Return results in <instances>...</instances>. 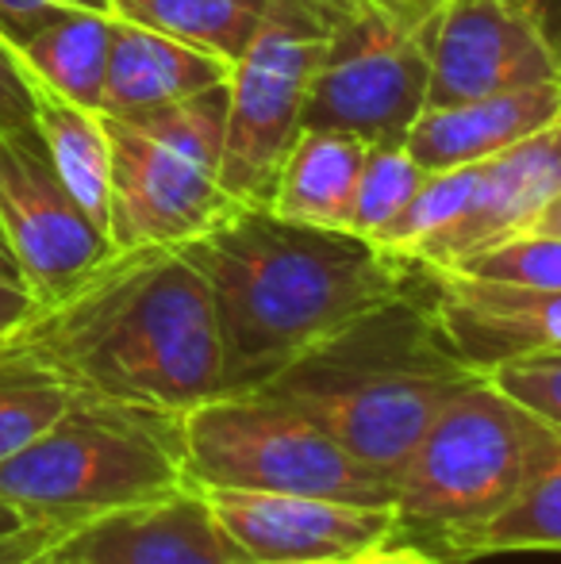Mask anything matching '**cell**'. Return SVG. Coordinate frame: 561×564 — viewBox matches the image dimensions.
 Instances as JSON below:
<instances>
[{"label":"cell","mask_w":561,"mask_h":564,"mask_svg":"<svg viewBox=\"0 0 561 564\" xmlns=\"http://www.w3.org/2000/svg\"><path fill=\"white\" fill-rule=\"evenodd\" d=\"M204 276L224 349V392H250L315 341L412 284V258L354 230L231 208L177 246Z\"/></svg>","instance_id":"cell-1"},{"label":"cell","mask_w":561,"mask_h":564,"mask_svg":"<svg viewBox=\"0 0 561 564\" xmlns=\"http://www.w3.org/2000/svg\"><path fill=\"white\" fill-rule=\"evenodd\" d=\"M77 392L181 419L224 392L204 276L177 246L116 250L15 330Z\"/></svg>","instance_id":"cell-2"},{"label":"cell","mask_w":561,"mask_h":564,"mask_svg":"<svg viewBox=\"0 0 561 564\" xmlns=\"http://www.w3.org/2000/svg\"><path fill=\"white\" fill-rule=\"evenodd\" d=\"M481 372L450 346L420 284L362 312L262 388L358 460L397 476L431 419Z\"/></svg>","instance_id":"cell-3"},{"label":"cell","mask_w":561,"mask_h":564,"mask_svg":"<svg viewBox=\"0 0 561 564\" xmlns=\"http://www.w3.org/2000/svg\"><path fill=\"white\" fill-rule=\"evenodd\" d=\"M547 423L485 377L465 384L397 468V538L465 561L470 542L500 519L531 476Z\"/></svg>","instance_id":"cell-4"},{"label":"cell","mask_w":561,"mask_h":564,"mask_svg":"<svg viewBox=\"0 0 561 564\" xmlns=\"http://www.w3.org/2000/svg\"><path fill=\"white\" fill-rule=\"evenodd\" d=\"M181 419L77 392L31 446L0 465V499L28 519L77 527L185 488Z\"/></svg>","instance_id":"cell-5"},{"label":"cell","mask_w":561,"mask_h":564,"mask_svg":"<svg viewBox=\"0 0 561 564\" xmlns=\"http://www.w3.org/2000/svg\"><path fill=\"white\" fill-rule=\"evenodd\" d=\"M100 116L112 147V250L185 246L235 208L219 185L227 85L147 112Z\"/></svg>","instance_id":"cell-6"},{"label":"cell","mask_w":561,"mask_h":564,"mask_svg":"<svg viewBox=\"0 0 561 564\" xmlns=\"http://www.w3.org/2000/svg\"><path fill=\"white\" fill-rule=\"evenodd\" d=\"M188 480L392 507L397 480L266 392H219L181 415Z\"/></svg>","instance_id":"cell-7"},{"label":"cell","mask_w":561,"mask_h":564,"mask_svg":"<svg viewBox=\"0 0 561 564\" xmlns=\"http://www.w3.org/2000/svg\"><path fill=\"white\" fill-rule=\"evenodd\" d=\"M354 0H273L255 43L227 74L219 185L235 208H270L281 162L304 131L312 74Z\"/></svg>","instance_id":"cell-8"},{"label":"cell","mask_w":561,"mask_h":564,"mask_svg":"<svg viewBox=\"0 0 561 564\" xmlns=\"http://www.w3.org/2000/svg\"><path fill=\"white\" fill-rule=\"evenodd\" d=\"M434 15L404 20L354 0L308 85L304 127L350 134L366 147H400L427 108Z\"/></svg>","instance_id":"cell-9"},{"label":"cell","mask_w":561,"mask_h":564,"mask_svg":"<svg viewBox=\"0 0 561 564\" xmlns=\"http://www.w3.org/2000/svg\"><path fill=\"white\" fill-rule=\"evenodd\" d=\"M0 238L35 307L54 304L112 258V238L62 185L39 131L0 134Z\"/></svg>","instance_id":"cell-10"},{"label":"cell","mask_w":561,"mask_h":564,"mask_svg":"<svg viewBox=\"0 0 561 564\" xmlns=\"http://www.w3.org/2000/svg\"><path fill=\"white\" fill-rule=\"evenodd\" d=\"M535 0H442L431 23L427 108L558 82Z\"/></svg>","instance_id":"cell-11"},{"label":"cell","mask_w":561,"mask_h":564,"mask_svg":"<svg viewBox=\"0 0 561 564\" xmlns=\"http://www.w3.org/2000/svg\"><path fill=\"white\" fill-rule=\"evenodd\" d=\"M201 488V484H196ZM212 514L250 564L358 561L397 538L392 507L289 491L201 488Z\"/></svg>","instance_id":"cell-12"},{"label":"cell","mask_w":561,"mask_h":564,"mask_svg":"<svg viewBox=\"0 0 561 564\" xmlns=\"http://www.w3.org/2000/svg\"><path fill=\"white\" fill-rule=\"evenodd\" d=\"M416 284L442 335L477 372L511 357L561 349V292L481 281L423 261H416Z\"/></svg>","instance_id":"cell-13"},{"label":"cell","mask_w":561,"mask_h":564,"mask_svg":"<svg viewBox=\"0 0 561 564\" xmlns=\"http://www.w3.org/2000/svg\"><path fill=\"white\" fill-rule=\"evenodd\" d=\"M85 564H250L196 484L100 514L66 534Z\"/></svg>","instance_id":"cell-14"},{"label":"cell","mask_w":561,"mask_h":564,"mask_svg":"<svg viewBox=\"0 0 561 564\" xmlns=\"http://www.w3.org/2000/svg\"><path fill=\"white\" fill-rule=\"evenodd\" d=\"M561 193V119L547 131L516 142L504 154L481 162L477 188L457 216L416 261L454 265L465 253L485 250L508 235H519L539 219V212Z\"/></svg>","instance_id":"cell-15"},{"label":"cell","mask_w":561,"mask_h":564,"mask_svg":"<svg viewBox=\"0 0 561 564\" xmlns=\"http://www.w3.org/2000/svg\"><path fill=\"white\" fill-rule=\"evenodd\" d=\"M561 119V77L496 93V97L462 100L446 108H423L404 139V150L427 173L481 165L516 142L547 131Z\"/></svg>","instance_id":"cell-16"},{"label":"cell","mask_w":561,"mask_h":564,"mask_svg":"<svg viewBox=\"0 0 561 564\" xmlns=\"http://www.w3.org/2000/svg\"><path fill=\"white\" fill-rule=\"evenodd\" d=\"M227 74L231 66L216 54H204L173 35L112 15L100 112L131 116L147 112V108L177 105L196 93L227 85Z\"/></svg>","instance_id":"cell-17"},{"label":"cell","mask_w":561,"mask_h":564,"mask_svg":"<svg viewBox=\"0 0 561 564\" xmlns=\"http://www.w3.org/2000/svg\"><path fill=\"white\" fill-rule=\"evenodd\" d=\"M0 43L46 89L100 112L108 46H112V12L46 8V12L0 23Z\"/></svg>","instance_id":"cell-18"},{"label":"cell","mask_w":561,"mask_h":564,"mask_svg":"<svg viewBox=\"0 0 561 564\" xmlns=\"http://www.w3.org/2000/svg\"><path fill=\"white\" fill-rule=\"evenodd\" d=\"M369 147L338 131L304 127L281 162L270 208L284 219L331 230H350L354 193Z\"/></svg>","instance_id":"cell-19"},{"label":"cell","mask_w":561,"mask_h":564,"mask_svg":"<svg viewBox=\"0 0 561 564\" xmlns=\"http://www.w3.org/2000/svg\"><path fill=\"white\" fill-rule=\"evenodd\" d=\"M23 69V66H20ZM35 105V131L51 165L58 170L62 185L93 216V224L108 235V200H112V147H108L105 116L66 100L62 93L46 89L43 82L23 69Z\"/></svg>","instance_id":"cell-20"},{"label":"cell","mask_w":561,"mask_h":564,"mask_svg":"<svg viewBox=\"0 0 561 564\" xmlns=\"http://www.w3.org/2000/svg\"><path fill=\"white\" fill-rule=\"evenodd\" d=\"M270 8L273 0H112V15L216 54L227 66L255 43Z\"/></svg>","instance_id":"cell-21"},{"label":"cell","mask_w":561,"mask_h":564,"mask_svg":"<svg viewBox=\"0 0 561 564\" xmlns=\"http://www.w3.org/2000/svg\"><path fill=\"white\" fill-rule=\"evenodd\" d=\"M524 550L561 553V431L554 426H547V434H542L531 476H527L516 503L473 538L465 561L485 557V553Z\"/></svg>","instance_id":"cell-22"},{"label":"cell","mask_w":561,"mask_h":564,"mask_svg":"<svg viewBox=\"0 0 561 564\" xmlns=\"http://www.w3.org/2000/svg\"><path fill=\"white\" fill-rule=\"evenodd\" d=\"M77 388L15 335L0 338V465L39 438Z\"/></svg>","instance_id":"cell-23"},{"label":"cell","mask_w":561,"mask_h":564,"mask_svg":"<svg viewBox=\"0 0 561 564\" xmlns=\"http://www.w3.org/2000/svg\"><path fill=\"white\" fill-rule=\"evenodd\" d=\"M481 165H462V170H442L427 173L423 185L416 188V196L404 204L397 219L374 238L381 250L400 253V258H420L427 246L457 224V216L470 204L473 188H477Z\"/></svg>","instance_id":"cell-24"},{"label":"cell","mask_w":561,"mask_h":564,"mask_svg":"<svg viewBox=\"0 0 561 564\" xmlns=\"http://www.w3.org/2000/svg\"><path fill=\"white\" fill-rule=\"evenodd\" d=\"M423 177L427 170L408 154L404 142L400 147H369L366 165H362V177H358V193H354V212H350L354 235L374 242L404 212V204L416 196Z\"/></svg>","instance_id":"cell-25"},{"label":"cell","mask_w":561,"mask_h":564,"mask_svg":"<svg viewBox=\"0 0 561 564\" xmlns=\"http://www.w3.org/2000/svg\"><path fill=\"white\" fill-rule=\"evenodd\" d=\"M446 269L481 276V281L561 292V238L539 235V230H519V235L500 238V242L485 246V250L465 253L462 261H454Z\"/></svg>","instance_id":"cell-26"},{"label":"cell","mask_w":561,"mask_h":564,"mask_svg":"<svg viewBox=\"0 0 561 564\" xmlns=\"http://www.w3.org/2000/svg\"><path fill=\"white\" fill-rule=\"evenodd\" d=\"M481 377L493 388H500L511 403H519L535 419H542L547 426L561 431V349L511 357V361L485 369Z\"/></svg>","instance_id":"cell-27"},{"label":"cell","mask_w":561,"mask_h":564,"mask_svg":"<svg viewBox=\"0 0 561 564\" xmlns=\"http://www.w3.org/2000/svg\"><path fill=\"white\" fill-rule=\"evenodd\" d=\"M20 131H35V105H31V89L20 62L0 43V134Z\"/></svg>","instance_id":"cell-28"},{"label":"cell","mask_w":561,"mask_h":564,"mask_svg":"<svg viewBox=\"0 0 561 564\" xmlns=\"http://www.w3.org/2000/svg\"><path fill=\"white\" fill-rule=\"evenodd\" d=\"M66 534H69V530L54 527V522H31V527L0 538V564H28L35 553H43L46 545L62 542Z\"/></svg>","instance_id":"cell-29"},{"label":"cell","mask_w":561,"mask_h":564,"mask_svg":"<svg viewBox=\"0 0 561 564\" xmlns=\"http://www.w3.org/2000/svg\"><path fill=\"white\" fill-rule=\"evenodd\" d=\"M31 312H35L31 292L15 281H0V338L15 335L31 319Z\"/></svg>","instance_id":"cell-30"},{"label":"cell","mask_w":561,"mask_h":564,"mask_svg":"<svg viewBox=\"0 0 561 564\" xmlns=\"http://www.w3.org/2000/svg\"><path fill=\"white\" fill-rule=\"evenodd\" d=\"M46 8H100V12H112L108 0H0V23L46 12Z\"/></svg>","instance_id":"cell-31"},{"label":"cell","mask_w":561,"mask_h":564,"mask_svg":"<svg viewBox=\"0 0 561 564\" xmlns=\"http://www.w3.org/2000/svg\"><path fill=\"white\" fill-rule=\"evenodd\" d=\"M369 561H374V564H450L446 557H439V553L423 550V545H412V542L381 545V550L369 553Z\"/></svg>","instance_id":"cell-32"},{"label":"cell","mask_w":561,"mask_h":564,"mask_svg":"<svg viewBox=\"0 0 561 564\" xmlns=\"http://www.w3.org/2000/svg\"><path fill=\"white\" fill-rule=\"evenodd\" d=\"M535 8H539L542 35H547L550 51H554V58L561 66V0H535Z\"/></svg>","instance_id":"cell-33"},{"label":"cell","mask_w":561,"mask_h":564,"mask_svg":"<svg viewBox=\"0 0 561 564\" xmlns=\"http://www.w3.org/2000/svg\"><path fill=\"white\" fill-rule=\"evenodd\" d=\"M369 4L385 8L392 15H404V20H431L442 8V0H369Z\"/></svg>","instance_id":"cell-34"},{"label":"cell","mask_w":561,"mask_h":564,"mask_svg":"<svg viewBox=\"0 0 561 564\" xmlns=\"http://www.w3.org/2000/svg\"><path fill=\"white\" fill-rule=\"evenodd\" d=\"M527 230H539V235H558L561 238V193L539 212V219H535Z\"/></svg>","instance_id":"cell-35"},{"label":"cell","mask_w":561,"mask_h":564,"mask_svg":"<svg viewBox=\"0 0 561 564\" xmlns=\"http://www.w3.org/2000/svg\"><path fill=\"white\" fill-rule=\"evenodd\" d=\"M28 564H85V561L77 557V553L69 550V545H66V538H62V542L46 545L43 553H35V557H31Z\"/></svg>","instance_id":"cell-36"},{"label":"cell","mask_w":561,"mask_h":564,"mask_svg":"<svg viewBox=\"0 0 561 564\" xmlns=\"http://www.w3.org/2000/svg\"><path fill=\"white\" fill-rule=\"evenodd\" d=\"M35 519H28V514L20 511L15 503H8V499H0V538L4 534H15V530H23V527H31Z\"/></svg>","instance_id":"cell-37"},{"label":"cell","mask_w":561,"mask_h":564,"mask_svg":"<svg viewBox=\"0 0 561 564\" xmlns=\"http://www.w3.org/2000/svg\"><path fill=\"white\" fill-rule=\"evenodd\" d=\"M0 281H15V284H23V281H20V269H15L12 253H8V246H4V238H0Z\"/></svg>","instance_id":"cell-38"},{"label":"cell","mask_w":561,"mask_h":564,"mask_svg":"<svg viewBox=\"0 0 561 564\" xmlns=\"http://www.w3.org/2000/svg\"><path fill=\"white\" fill-rule=\"evenodd\" d=\"M350 564H374V561H369V553H366V557H358V561H350Z\"/></svg>","instance_id":"cell-39"},{"label":"cell","mask_w":561,"mask_h":564,"mask_svg":"<svg viewBox=\"0 0 561 564\" xmlns=\"http://www.w3.org/2000/svg\"><path fill=\"white\" fill-rule=\"evenodd\" d=\"M308 564H335V561H308ZM346 564H350V561H346Z\"/></svg>","instance_id":"cell-40"},{"label":"cell","mask_w":561,"mask_h":564,"mask_svg":"<svg viewBox=\"0 0 561 564\" xmlns=\"http://www.w3.org/2000/svg\"><path fill=\"white\" fill-rule=\"evenodd\" d=\"M108 8H112V0H108Z\"/></svg>","instance_id":"cell-41"}]
</instances>
